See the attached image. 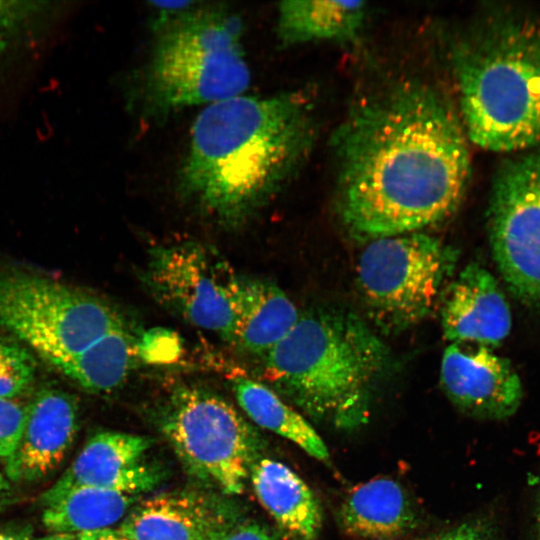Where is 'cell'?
<instances>
[{
    "label": "cell",
    "mask_w": 540,
    "mask_h": 540,
    "mask_svg": "<svg viewBox=\"0 0 540 540\" xmlns=\"http://www.w3.org/2000/svg\"><path fill=\"white\" fill-rule=\"evenodd\" d=\"M333 144L339 215L358 240L422 232L463 200L466 133L452 104L429 85L406 81L360 101Z\"/></svg>",
    "instance_id": "6da1fadb"
},
{
    "label": "cell",
    "mask_w": 540,
    "mask_h": 540,
    "mask_svg": "<svg viewBox=\"0 0 540 540\" xmlns=\"http://www.w3.org/2000/svg\"><path fill=\"white\" fill-rule=\"evenodd\" d=\"M312 137L311 103L300 91L205 106L191 129L177 193L221 226L240 228L293 175Z\"/></svg>",
    "instance_id": "7a4b0ae2"
},
{
    "label": "cell",
    "mask_w": 540,
    "mask_h": 540,
    "mask_svg": "<svg viewBox=\"0 0 540 540\" xmlns=\"http://www.w3.org/2000/svg\"><path fill=\"white\" fill-rule=\"evenodd\" d=\"M265 379L317 421L351 430L366 424L392 368L389 348L359 316L312 309L262 358Z\"/></svg>",
    "instance_id": "3957f363"
},
{
    "label": "cell",
    "mask_w": 540,
    "mask_h": 540,
    "mask_svg": "<svg viewBox=\"0 0 540 540\" xmlns=\"http://www.w3.org/2000/svg\"><path fill=\"white\" fill-rule=\"evenodd\" d=\"M452 62L466 135L496 152L540 144V21L492 15L454 46Z\"/></svg>",
    "instance_id": "277c9868"
},
{
    "label": "cell",
    "mask_w": 540,
    "mask_h": 540,
    "mask_svg": "<svg viewBox=\"0 0 540 540\" xmlns=\"http://www.w3.org/2000/svg\"><path fill=\"white\" fill-rule=\"evenodd\" d=\"M142 72V112L163 120L187 107L245 94L251 71L241 16L225 4L197 2L153 30Z\"/></svg>",
    "instance_id": "5b68a950"
},
{
    "label": "cell",
    "mask_w": 540,
    "mask_h": 540,
    "mask_svg": "<svg viewBox=\"0 0 540 540\" xmlns=\"http://www.w3.org/2000/svg\"><path fill=\"white\" fill-rule=\"evenodd\" d=\"M457 257L455 249L422 232L370 241L357 265V284L370 319L386 333L421 322L442 296Z\"/></svg>",
    "instance_id": "8992f818"
},
{
    "label": "cell",
    "mask_w": 540,
    "mask_h": 540,
    "mask_svg": "<svg viewBox=\"0 0 540 540\" xmlns=\"http://www.w3.org/2000/svg\"><path fill=\"white\" fill-rule=\"evenodd\" d=\"M103 299L47 277L0 272V326L56 366L126 326Z\"/></svg>",
    "instance_id": "52a82bcc"
},
{
    "label": "cell",
    "mask_w": 540,
    "mask_h": 540,
    "mask_svg": "<svg viewBox=\"0 0 540 540\" xmlns=\"http://www.w3.org/2000/svg\"><path fill=\"white\" fill-rule=\"evenodd\" d=\"M160 426L192 473L227 494L242 493L259 437L233 405L204 388L179 385L160 410Z\"/></svg>",
    "instance_id": "ba28073f"
},
{
    "label": "cell",
    "mask_w": 540,
    "mask_h": 540,
    "mask_svg": "<svg viewBox=\"0 0 540 540\" xmlns=\"http://www.w3.org/2000/svg\"><path fill=\"white\" fill-rule=\"evenodd\" d=\"M241 276L213 247L184 241L152 248L141 279L159 305L230 343Z\"/></svg>",
    "instance_id": "9c48e42d"
},
{
    "label": "cell",
    "mask_w": 540,
    "mask_h": 540,
    "mask_svg": "<svg viewBox=\"0 0 540 540\" xmlns=\"http://www.w3.org/2000/svg\"><path fill=\"white\" fill-rule=\"evenodd\" d=\"M489 241L510 291L540 307V150L506 163L488 207Z\"/></svg>",
    "instance_id": "30bf717a"
},
{
    "label": "cell",
    "mask_w": 540,
    "mask_h": 540,
    "mask_svg": "<svg viewBox=\"0 0 540 540\" xmlns=\"http://www.w3.org/2000/svg\"><path fill=\"white\" fill-rule=\"evenodd\" d=\"M440 383L457 409L480 419L507 418L523 398L521 380L510 362L477 344L451 343L445 349Z\"/></svg>",
    "instance_id": "8fae6325"
},
{
    "label": "cell",
    "mask_w": 540,
    "mask_h": 540,
    "mask_svg": "<svg viewBox=\"0 0 540 540\" xmlns=\"http://www.w3.org/2000/svg\"><path fill=\"white\" fill-rule=\"evenodd\" d=\"M149 438L121 432L93 436L43 500L75 486H89L137 496L154 488L160 472L145 454Z\"/></svg>",
    "instance_id": "7c38bea8"
},
{
    "label": "cell",
    "mask_w": 540,
    "mask_h": 540,
    "mask_svg": "<svg viewBox=\"0 0 540 540\" xmlns=\"http://www.w3.org/2000/svg\"><path fill=\"white\" fill-rule=\"evenodd\" d=\"M441 326L451 343L496 347L509 334L511 312L493 275L468 264L442 294Z\"/></svg>",
    "instance_id": "4fadbf2b"
},
{
    "label": "cell",
    "mask_w": 540,
    "mask_h": 540,
    "mask_svg": "<svg viewBox=\"0 0 540 540\" xmlns=\"http://www.w3.org/2000/svg\"><path fill=\"white\" fill-rule=\"evenodd\" d=\"M76 399L65 391L44 388L26 406L18 447L5 465L14 481H35L54 471L64 460L77 431Z\"/></svg>",
    "instance_id": "5bb4252c"
},
{
    "label": "cell",
    "mask_w": 540,
    "mask_h": 540,
    "mask_svg": "<svg viewBox=\"0 0 540 540\" xmlns=\"http://www.w3.org/2000/svg\"><path fill=\"white\" fill-rule=\"evenodd\" d=\"M71 5L0 0V96L39 66L63 28Z\"/></svg>",
    "instance_id": "9a60e30c"
},
{
    "label": "cell",
    "mask_w": 540,
    "mask_h": 540,
    "mask_svg": "<svg viewBox=\"0 0 540 540\" xmlns=\"http://www.w3.org/2000/svg\"><path fill=\"white\" fill-rule=\"evenodd\" d=\"M228 528L225 513L207 498L173 493L134 507L120 530L130 540H218Z\"/></svg>",
    "instance_id": "2e32d148"
},
{
    "label": "cell",
    "mask_w": 540,
    "mask_h": 540,
    "mask_svg": "<svg viewBox=\"0 0 540 540\" xmlns=\"http://www.w3.org/2000/svg\"><path fill=\"white\" fill-rule=\"evenodd\" d=\"M254 492L274 519L284 540H316L322 512L307 484L285 464L268 458L255 461L250 472Z\"/></svg>",
    "instance_id": "e0dca14e"
},
{
    "label": "cell",
    "mask_w": 540,
    "mask_h": 540,
    "mask_svg": "<svg viewBox=\"0 0 540 540\" xmlns=\"http://www.w3.org/2000/svg\"><path fill=\"white\" fill-rule=\"evenodd\" d=\"M300 313L274 282L241 276L231 344L262 358L296 324Z\"/></svg>",
    "instance_id": "ac0fdd59"
},
{
    "label": "cell",
    "mask_w": 540,
    "mask_h": 540,
    "mask_svg": "<svg viewBox=\"0 0 540 540\" xmlns=\"http://www.w3.org/2000/svg\"><path fill=\"white\" fill-rule=\"evenodd\" d=\"M345 533L365 539H391L415 524V512L405 490L388 477H378L355 487L338 513Z\"/></svg>",
    "instance_id": "d6986e66"
},
{
    "label": "cell",
    "mask_w": 540,
    "mask_h": 540,
    "mask_svg": "<svg viewBox=\"0 0 540 540\" xmlns=\"http://www.w3.org/2000/svg\"><path fill=\"white\" fill-rule=\"evenodd\" d=\"M367 15L364 1H284L278 6L276 35L282 46L313 41H351Z\"/></svg>",
    "instance_id": "ffe728a7"
},
{
    "label": "cell",
    "mask_w": 540,
    "mask_h": 540,
    "mask_svg": "<svg viewBox=\"0 0 540 540\" xmlns=\"http://www.w3.org/2000/svg\"><path fill=\"white\" fill-rule=\"evenodd\" d=\"M143 358L142 339L128 325L114 329L55 367L91 392L119 388Z\"/></svg>",
    "instance_id": "44dd1931"
},
{
    "label": "cell",
    "mask_w": 540,
    "mask_h": 540,
    "mask_svg": "<svg viewBox=\"0 0 540 540\" xmlns=\"http://www.w3.org/2000/svg\"><path fill=\"white\" fill-rule=\"evenodd\" d=\"M136 497L89 486H75L44 499L43 523L62 534L109 528L135 503Z\"/></svg>",
    "instance_id": "7402d4cb"
},
{
    "label": "cell",
    "mask_w": 540,
    "mask_h": 540,
    "mask_svg": "<svg viewBox=\"0 0 540 540\" xmlns=\"http://www.w3.org/2000/svg\"><path fill=\"white\" fill-rule=\"evenodd\" d=\"M232 388L239 406L258 426L292 441L319 461L329 459L327 446L316 430L272 388L244 377L233 379Z\"/></svg>",
    "instance_id": "603a6c76"
},
{
    "label": "cell",
    "mask_w": 540,
    "mask_h": 540,
    "mask_svg": "<svg viewBox=\"0 0 540 540\" xmlns=\"http://www.w3.org/2000/svg\"><path fill=\"white\" fill-rule=\"evenodd\" d=\"M35 362L22 347L0 340V398L16 397L31 385Z\"/></svg>",
    "instance_id": "cb8c5ba5"
},
{
    "label": "cell",
    "mask_w": 540,
    "mask_h": 540,
    "mask_svg": "<svg viewBox=\"0 0 540 540\" xmlns=\"http://www.w3.org/2000/svg\"><path fill=\"white\" fill-rule=\"evenodd\" d=\"M25 419V406L10 398H0V458L5 465L18 447Z\"/></svg>",
    "instance_id": "d4e9b609"
},
{
    "label": "cell",
    "mask_w": 540,
    "mask_h": 540,
    "mask_svg": "<svg viewBox=\"0 0 540 540\" xmlns=\"http://www.w3.org/2000/svg\"><path fill=\"white\" fill-rule=\"evenodd\" d=\"M492 527L485 520H470L423 540H492Z\"/></svg>",
    "instance_id": "484cf974"
},
{
    "label": "cell",
    "mask_w": 540,
    "mask_h": 540,
    "mask_svg": "<svg viewBox=\"0 0 540 540\" xmlns=\"http://www.w3.org/2000/svg\"><path fill=\"white\" fill-rule=\"evenodd\" d=\"M218 540H277L265 527L249 522L229 527Z\"/></svg>",
    "instance_id": "4316f807"
},
{
    "label": "cell",
    "mask_w": 540,
    "mask_h": 540,
    "mask_svg": "<svg viewBox=\"0 0 540 540\" xmlns=\"http://www.w3.org/2000/svg\"><path fill=\"white\" fill-rule=\"evenodd\" d=\"M77 538L78 540H130L121 530L110 528L82 532Z\"/></svg>",
    "instance_id": "83f0119b"
},
{
    "label": "cell",
    "mask_w": 540,
    "mask_h": 540,
    "mask_svg": "<svg viewBox=\"0 0 540 540\" xmlns=\"http://www.w3.org/2000/svg\"><path fill=\"white\" fill-rule=\"evenodd\" d=\"M0 540H30L25 532L0 531Z\"/></svg>",
    "instance_id": "f1b7e54d"
},
{
    "label": "cell",
    "mask_w": 540,
    "mask_h": 540,
    "mask_svg": "<svg viewBox=\"0 0 540 540\" xmlns=\"http://www.w3.org/2000/svg\"><path fill=\"white\" fill-rule=\"evenodd\" d=\"M37 540H78L77 537L73 534H62V533H56L54 535L44 537Z\"/></svg>",
    "instance_id": "f546056e"
},
{
    "label": "cell",
    "mask_w": 540,
    "mask_h": 540,
    "mask_svg": "<svg viewBox=\"0 0 540 540\" xmlns=\"http://www.w3.org/2000/svg\"><path fill=\"white\" fill-rule=\"evenodd\" d=\"M9 490V484L4 475L0 472V501L7 496Z\"/></svg>",
    "instance_id": "4dcf8cb0"
},
{
    "label": "cell",
    "mask_w": 540,
    "mask_h": 540,
    "mask_svg": "<svg viewBox=\"0 0 540 540\" xmlns=\"http://www.w3.org/2000/svg\"><path fill=\"white\" fill-rule=\"evenodd\" d=\"M536 540H540V492L536 507Z\"/></svg>",
    "instance_id": "1f68e13d"
}]
</instances>
